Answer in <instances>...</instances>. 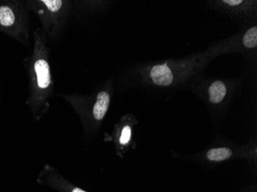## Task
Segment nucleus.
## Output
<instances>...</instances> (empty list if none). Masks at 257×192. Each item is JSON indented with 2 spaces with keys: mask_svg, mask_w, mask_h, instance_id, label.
Listing matches in <instances>:
<instances>
[{
  "mask_svg": "<svg viewBox=\"0 0 257 192\" xmlns=\"http://www.w3.org/2000/svg\"><path fill=\"white\" fill-rule=\"evenodd\" d=\"M223 3L230 6H237L242 4V0H223Z\"/></svg>",
  "mask_w": 257,
  "mask_h": 192,
  "instance_id": "nucleus-10",
  "label": "nucleus"
},
{
  "mask_svg": "<svg viewBox=\"0 0 257 192\" xmlns=\"http://www.w3.org/2000/svg\"><path fill=\"white\" fill-rule=\"evenodd\" d=\"M19 7L10 3H0V29L14 37H20L23 31Z\"/></svg>",
  "mask_w": 257,
  "mask_h": 192,
  "instance_id": "nucleus-1",
  "label": "nucleus"
},
{
  "mask_svg": "<svg viewBox=\"0 0 257 192\" xmlns=\"http://www.w3.org/2000/svg\"><path fill=\"white\" fill-rule=\"evenodd\" d=\"M244 46L248 48H254L257 45V28L256 27H252L249 29L245 35H244L243 39H242Z\"/></svg>",
  "mask_w": 257,
  "mask_h": 192,
  "instance_id": "nucleus-7",
  "label": "nucleus"
},
{
  "mask_svg": "<svg viewBox=\"0 0 257 192\" xmlns=\"http://www.w3.org/2000/svg\"><path fill=\"white\" fill-rule=\"evenodd\" d=\"M209 92L210 101L213 103H219L224 99L226 94V87L223 82L217 81L212 84L209 87Z\"/></svg>",
  "mask_w": 257,
  "mask_h": 192,
  "instance_id": "nucleus-5",
  "label": "nucleus"
},
{
  "mask_svg": "<svg viewBox=\"0 0 257 192\" xmlns=\"http://www.w3.org/2000/svg\"><path fill=\"white\" fill-rule=\"evenodd\" d=\"M109 102L110 97L107 92H101L98 94L97 99L92 111V113L96 120L100 121L105 117L109 108Z\"/></svg>",
  "mask_w": 257,
  "mask_h": 192,
  "instance_id": "nucleus-4",
  "label": "nucleus"
},
{
  "mask_svg": "<svg viewBox=\"0 0 257 192\" xmlns=\"http://www.w3.org/2000/svg\"><path fill=\"white\" fill-rule=\"evenodd\" d=\"M42 3L48 8L49 10L53 13L59 11L63 6V2L60 0H44L42 1Z\"/></svg>",
  "mask_w": 257,
  "mask_h": 192,
  "instance_id": "nucleus-8",
  "label": "nucleus"
},
{
  "mask_svg": "<svg viewBox=\"0 0 257 192\" xmlns=\"http://www.w3.org/2000/svg\"><path fill=\"white\" fill-rule=\"evenodd\" d=\"M131 128L130 126L124 127L121 134L119 141L122 145H126L128 141H131Z\"/></svg>",
  "mask_w": 257,
  "mask_h": 192,
  "instance_id": "nucleus-9",
  "label": "nucleus"
},
{
  "mask_svg": "<svg viewBox=\"0 0 257 192\" xmlns=\"http://www.w3.org/2000/svg\"><path fill=\"white\" fill-rule=\"evenodd\" d=\"M232 151L227 148H213L207 152V158L210 161H220L230 158Z\"/></svg>",
  "mask_w": 257,
  "mask_h": 192,
  "instance_id": "nucleus-6",
  "label": "nucleus"
},
{
  "mask_svg": "<svg viewBox=\"0 0 257 192\" xmlns=\"http://www.w3.org/2000/svg\"><path fill=\"white\" fill-rule=\"evenodd\" d=\"M33 68H34L35 74L37 76L38 87L41 89L48 88L51 82L49 63L45 59H38L35 62Z\"/></svg>",
  "mask_w": 257,
  "mask_h": 192,
  "instance_id": "nucleus-2",
  "label": "nucleus"
},
{
  "mask_svg": "<svg viewBox=\"0 0 257 192\" xmlns=\"http://www.w3.org/2000/svg\"><path fill=\"white\" fill-rule=\"evenodd\" d=\"M150 76L154 83L160 86H168L173 82V74L167 65L154 66L152 69Z\"/></svg>",
  "mask_w": 257,
  "mask_h": 192,
  "instance_id": "nucleus-3",
  "label": "nucleus"
},
{
  "mask_svg": "<svg viewBox=\"0 0 257 192\" xmlns=\"http://www.w3.org/2000/svg\"><path fill=\"white\" fill-rule=\"evenodd\" d=\"M72 192H86L85 190H82V189L78 188V187H75L72 190Z\"/></svg>",
  "mask_w": 257,
  "mask_h": 192,
  "instance_id": "nucleus-11",
  "label": "nucleus"
}]
</instances>
